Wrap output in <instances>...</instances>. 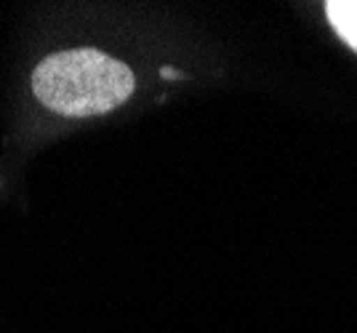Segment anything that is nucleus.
I'll return each instance as SVG.
<instances>
[{
  "instance_id": "obj_1",
  "label": "nucleus",
  "mask_w": 357,
  "mask_h": 333,
  "mask_svg": "<svg viewBox=\"0 0 357 333\" xmlns=\"http://www.w3.org/2000/svg\"><path fill=\"white\" fill-rule=\"evenodd\" d=\"M128 64L96 48H75L45 56L32 72V93L48 109L89 118L105 115L134 93Z\"/></svg>"
},
{
  "instance_id": "obj_2",
  "label": "nucleus",
  "mask_w": 357,
  "mask_h": 333,
  "mask_svg": "<svg viewBox=\"0 0 357 333\" xmlns=\"http://www.w3.org/2000/svg\"><path fill=\"white\" fill-rule=\"evenodd\" d=\"M328 19L349 46L357 48V3H328Z\"/></svg>"
}]
</instances>
